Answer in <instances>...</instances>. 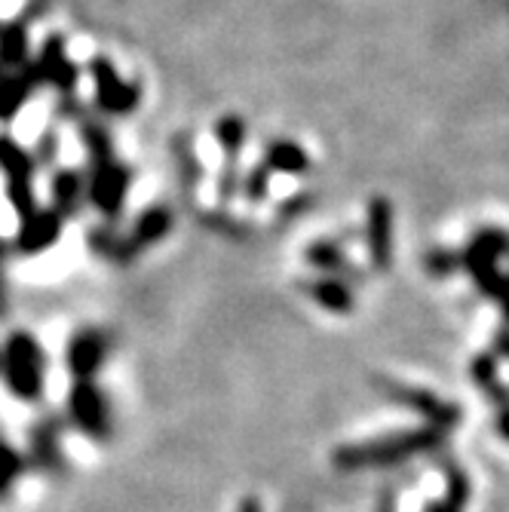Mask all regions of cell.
Listing matches in <instances>:
<instances>
[{
  "instance_id": "cell-1",
  "label": "cell",
  "mask_w": 509,
  "mask_h": 512,
  "mask_svg": "<svg viewBox=\"0 0 509 512\" xmlns=\"http://www.w3.org/2000/svg\"><path fill=\"white\" fill-rule=\"evenodd\" d=\"M0 375L19 399H34L43 384V353L37 341L25 332H16L0 350Z\"/></svg>"
},
{
  "instance_id": "cell-2",
  "label": "cell",
  "mask_w": 509,
  "mask_h": 512,
  "mask_svg": "<svg viewBox=\"0 0 509 512\" xmlns=\"http://www.w3.org/2000/svg\"><path fill=\"white\" fill-rule=\"evenodd\" d=\"M59 237V215L53 209H34L28 218H22L19 227V249L22 252H43L46 246H53Z\"/></svg>"
},
{
  "instance_id": "cell-3",
  "label": "cell",
  "mask_w": 509,
  "mask_h": 512,
  "mask_svg": "<svg viewBox=\"0 0 509 512\" xmlns=\"http://www.w3.org/2000/svg\"><path fill=\"white\" fill-rule=\"evenodd\" d=\"M31 71H13L7 77H0V120H13L19 114V108L28 102L31 96Z\"/></svg>"
},
{
  "instance_id": "cell-4",
  "label": "cell",
  "mask_w": 509,
  "mask_h": 512,
  "mask_svg": "<svg viewBox=\"0 0 509 512\" xmlns=\"http://www.w3.org/2000/svg\"><path fill=\"white\" fill-rule=\"evenodd\" d=\"M28 56V34H25V25L16 22V25H7L0 28V65L10 68V71H19L22 62Z\"/></svg>"
},
{
  "instance_id": "cell-5",
  "label": "cell",
  "mask_w": 509,
  "mask_h": 512,
  "mask_svg": "<svg viewBox=\"0 0 509 512\" xmlns=\"http://www.w3.org/2000/svg\"><path fill=\"white\" fill-rule=\"evenodd\" d=\"M0 169L7 172V181H31L34 160L13 142V138L0 135Z\"/></svg>"
},
{
  "instance_id": "cell-6",
  "label": "cell",
  "mask_w": 509,
  "mask_h": 512,
  "mask_svg": "<svg viewBox=\"0 0 509 512\" xmlns=\"http://www.w3.org/2000/svg\"><path fill=\"white\" fill-rule=\"evenodd\" d=\"M19 476H22V454L7 442H0V497L19 482Z\"/></svg>"
},
{
  "instance_id": "cell-7",
  "label": "cell",
  "mask_w": 509,
  "mask_h": 512,
  "mask_svg": "<svg viewBox=\"0 0 509 512\" xmlns=\"http://www.w3.org/2000/svg\"><path fill=\"white\" fill-rule=\"evenodd\" d=\"M77 188H80L77 175H59V178H56V188H53L56 203H59V206H71V203L77 200Z\"/></svg>"
}]
</instances>
